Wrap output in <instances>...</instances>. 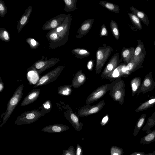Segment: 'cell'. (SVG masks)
<instances>
[{"label":"cell","mask_w":155,"mask_h":155,"mask_svg":"<svg viewBox=\"0 0 155 155\" xmlns=\"http://www.w3.org/2000/svg\"><path fill=\"white\" fill-rule=\"evenodd\" d=\"M71 20V16L68 14L61 25L47 33L46 37L50 48L55 49L67 42Z\"/></svg>","instance_id":"obj_1"},{"label":"cell","mask_w":155,"mask_h":155,"mask_svg":"<svg viewBox=\"0 0 155 155\" xmlns=\"http://www.w3.org/2000/svg\"><path fill=\"white\" fill-rule=\"evenodd\" d=\"M24 85L21 84L16 89L13 94L9 99L7 104L6 111L2 114V122L0 125L2 127L8 120L16 107L21 100L23 95V90Z\"/></svg>","instance_id":"obj_2"},{"label":"cell","mask_w":155,"mask_h":155,"mask_svg":"<svg viewBox=\"0 0 155 155\" xmlns=\"http://www.w3.org/2000/svg\"><path fill=\"white\" fill-rule=\"evenodd\" d=\"M122 78L114 80L110 84L109 94L112 99L122 105L124 101L125 85Z\"/></svg>","instance_id":"obj_3"},{"label":"cell","mask_w":155,"mask_h":155,"mask_svg":"<svg viewBox=\"0 0 155 155\" xmlns=\"http://www.w3.org/2000/svg\"><path fill=\"white\" fill-rule=\"evenodd\" d=\"M45 116L39 110L34 109L22 113L15 121L16 125H25L33 123L41 117Z\"/></svg>","instance_id":"obj_4"},{"label":"cell","mask_w":155,"mask_h":155,"mask_svg":"<svg viewBox=\"0 0 155 155\" xmlns=\"http://www.w3.org/2000/svg\"><path fill=\"white\" fill-rule=\"evenodd\" d=\"M42 56V58L35 62L31 66L28 68L27 71H33L40 75L46 70L54 66L60 61V59L57 58H52L48 59L46 57Z\"/></svg>","instance_id":"obj_5"},{"label":"cell","mask_w":155,"mask_h":155,"mask_svg":"<svg viewBox=\"0 0 155 155\" xmlns=\"http://www.w3.org/2000/svg\"><path fill=\"white\" fill-rule=\"evenodd\" d=\"M65 67L60 65L43 75L34 85V88L49 84L55 81L61 74Z\"/></svg>","instance_id":"obj_6"},{"label":"cell","mask_w":155,"mask_h":155,"mask_svg":"<svg viewBox=\"0 0 155 155\" xmlns=\"http://www.w3.org/2000/svg\"><path fill=\"white\" fill-rule=\"evenodd\" d=\"M113 48L110 46H104L99 48L96 53L95 71L96 74H99L111 52Z\"/></svg>","instance_id":"obj_7"},{"label":"cell","mask_w":155,"mask_h":155,"mask_svg":"<svg viewBox=\"0 0 155 155\" xmlns=\"http://www.w3.org/2000/svg\"><path fill=\"white\" fill-rule=\"evenodd\" d=\"M105 105L104 100H102L94 105L86 104L78 110L77 115L79 117H84L98 113L102 109Z\"/></svg>","instance_id":"obj_8"},{"label":"cell","mask_w":155,"mask_h":155,"mask_svg":"<svg viewBox=\"0 0 155 155\" xmlns=\"http://www.w3.org/2000/svg\"><path fill=\"white\" fill-rule=\"evenodd\" d=\"M65 108L64 113L65 119L69 122L76 131L81 130L84 124L80 122L79 117L73 112L72 108L69 105H67Z\"/></svg>","instance_id":"obj_9"},{"label":"cell","mask_w":155,"mask_h":155,"mask_svg":"<svg viewBox=\"0 0 155 155\" xmlns=\"http://www.w3.org/2000/svg\"><path fill=\"white\" fill-rule=\"evenodd\" d=\"M110 84H106L101 85L90 93L87 97L86 103L89 104L94 103L103 97L110 91Z\"/></svg>","instance_id":"obj_10"},{"label":"cell","mask_w":155,"mask_h":155,"mask_svg":"<svg viewBox=\"0 0 155 155\" xmlns=\"http://www.w3.org/2000/svg\"><path fill=\"white\" fill-rule=\"evenodd\" d=\"M119 63V54L116 53L107 64L101 75V77L104 79L109 80L113 71L118 66Z\"/></svg>","instance_id":"obj_11"},{"label":"cell","mask_w":155,"mask_h":155,"mask_svg":"<svg viewBox=\"0 0 155 155\" xmlns=\"http://www.w3.org/2000/svg\"><path fill=\"white\" fill-rule=\"evenodd\" d=\"M137 41L138 44L135 49L132 58L139 68L141 67L144 61L146 52L143 43L140 39H138Z\"/></svg>","instance_id":"obj_12"},{"label":"cell","mask_w":155,"mask_h":155,"mask_svg":"<svg viewBox=\"0 0 155 155\" xmlns=\"http://www.w3.org/2000/svg\"><path fill=\"white\" fill-rule=\"evenodd\" d=\"M155 88V82L153 80L151 72L147 74L138 90L136 96L140 93L145 94L148 91H152Z\"/></svg>","instance_id":"obj_13"},{"label":"cell","mask_w":155,"mask_h":155,"mask_svg":"<svg viewBox=\"0 0 155 155\" xmlns=\"http://www.w3.org/2000/svg\"><path fill=\"white\" fill-rule=\"evenodd\" d=\"M67 15L60 14L48 20L44 24L42 30L44 31L51 30L57 28L63 23Z\"/></svg>","instance_id":"obj_14"},{"label":"cell","mask_w":155,"mask_h":155,"mask_svg":"<svg viewBox=\"0 0 155 155\" xmlns=\"http://www.w3.org/2000/svg\"><path fill=\"white\" fill-rule=\"evenodd\" d=\"M32 7L29 6L25 10L24 14L18 22L17 28L18 33H20L23 27L28 23L30 15L32 12Z\"/></svg>","instance_id":"obj_15"},{"label":"cell","mask_w":155,"mask_h":155,"mask_svg":"<svg viewBox=\"0 0 155 155\" xmlns=\"http://www.w3.org/2000/svg\"><path fill=\"white\" fill-rule=\"evenodd\" d=\"M40 93L39 89L37 88L34 89L25 97L21 103L20 106H25L34 102L39 97Z\"/></svg>","instance_id":"obj_16"},{"label":"cell","mask_w":155,"mask_h":155,"mask_svg":"<svg viewBox=\"0 0 155 155\" xmlns=\"http://www.w3.org/2000/svg\"><path fill=\"white\" fill-rule=\"evenodd\" d=\"M69 128V127L65 125L56 124L47 126L41 130V131L49 133H59L65 131Z\"/></svg>","instance_id":"obj_17"},{"label":"cell","mask_w":155,"mask_h":155,"mask_svg":"<svg viewBox=\"0 0 155 155\" xmlns=\"http://www.w3.org/2000/svg\"><path fill=\"white\" fill-rule=\"evenodd\" d=\"M126 65H121L118 66L113 71L109 80L113 81L122 78L127 77L129 74L126 69Z\"/></svg>","instance_id":"obj_18"},{"label":"cell","mask_w":155,"mask_h":155,"mask_svg":"<svg viewBox=\"0 0 155 155\" xmlns=\"http://www.w3.org/2000/svg\"><path fill=\"white\" fill-rule=\"evenodd\" d=\"M86 79V76L83 73L82 70L81 69L75 74L71 81V85L74 88H78L84 84Z\"/></svg>","instance_id":"obj_19"},{"label":"cell","mask_w":155,"mask_h":155,"mask_svg":"<svg viewBox=\"0 0 155 155\" xmlns=\"http://www.w3.org/2000/svg\"><path fill=\"white\" fill-rule=\"evenodd\" d=\"M133 14L136 16L145 25L148 26L150 22L146 14L143 12L138 10L133 6L130 8Z\"/></svg>","instance_id":"obj_20"},{"label":"cell","mask_w":155,"mask_h":155,"mask_svg":"<svg viewBox=\"0 0 155 155\" xmlns=\"http://www.w3.org/2000/svg\"><path fill=\"white\" fill-rule=\"evenodd\" d=\"M134 47L129 48H123L122 51V56L124 61L127 64L130 62L133 57L135 50Z\"/></svg>","instance_id":"obj_21"},{"label":"cell","mask_w":155,"mask_h":155,"mask_svg":"<svg viewBox=\"0 0 155 155\" xmlns=\"http://www.w3.org/2000/svg\"><path fill=\"white\" fill-rule=\"evenodd\" d=\"M72 87L71 84L60 86L58 88V94L63 96H69L72 92Z\"/></svg>","instance_id":"obj_22"},{"label":"cell","mask_w":155,"mask_h":155,"mask_svg":"<svg viewBox=\"0 0 155 155\" xmlns=\"http://www.w3.org/2000/svg\"><path fill=\"white\" fill-rule=\"evenodd\" d=\"M155 105V97L141 104L135 110L137 112L147 110Z\"/></svg>","instance_id":"obj_23"},{"label":"cell","mask_w":155,"mask_h":155,"mask_svg":"<svg viewBox=\"0 0 155 155\" xmlns=\"http://www.w3.org/2000/svg\"><path fill=\"white\" fill-rule=\"evenodd\" d=\"M141 83V79L139 77H137L132 79L130 81V86L131 88L132 94L134 96L137 93Z\"/></svg>","instance_id":"obj_24"},{"label":"cell","mask_w":155,"mask_h":155,"mask_svg":"<svg viewBox=\"0 0 155 155\" xmlns=\"http://www.w3.org/2000/svg\"><path fill=\"white\" fill-rule=\"evenodd\" d=\"M93 20H87L83 23L81 26L79 31L80 35H81V36L84 35L89 31L91 28Z\"/></svg>","instance_id":"obj_25"},{"label":"cell","mask_w":155,"mask_h":155,"mask_svg":"<svg viewBox=\"0 0 155 155\" xmlns=\"http://www.w3.org/2000/svg\"><path fill=\"white\" fill-rule=\"evenodd\" d=\"M52 109V104L51 101L48 100L45 101L39 108V110L45 115L47 114L50 113Z\"/></svg>","instance_id":"obj_26"},{"label":"cell","mask_w":155,"mask_h":155,"mask_svg":"<svg viewBox=\"0 0 155 155\" xmlns=\"http://www.w3.org/2000/svg\"><path fill=\"white\" fill-rule=\"evenodd\" d=\"M146 117V114H143L137 120L135 127L134 132V135L136 136L139 131L145 122Z\"/></svg>","instance_id":"obj_27"},{"label":"cell","mask_w":155,"mask_h":155,"mask_svg":"<svg viewBox=\"0 0 155 155\" xmlns=\"http://www.w3.org/2000/svg\"><path fill=\"white\" fill-rule=\"evenodd\" d=\"M128 15L130 19L135 28L138 30H141L142 28L140 20L135 15L132 13H129Z\"/></svg>","instance_id":"obj_28"},{"label":"cell","mask_w":155,"mask_h":155,"mask_svg":"<svg viewBox=\"0 0 155 155\" xmlns=\"http://www.w3.org/2000/svg\"><path fill=\"white\" fill-rule=\"evenodd\" d=\"M100 3L101 5L103 6L112 12L116 13L119 12L120 9L118 5L104 1L100 2Z\"/></svg>","instance_id":"obj_29"},{"label":"cell","mask_w":155,"mask_h":155,"mask_svg":"<svg viewBox=\"0 0 155 155\" xmlns=\"http://www.w3.org/2000/svg\"><path fill=\"white\" fill-rule=\"evenodd\" d=\"M155 140V130L147 134L141 140V143L145 144L148 143Z\"/></svg>","instance_id":"obj_30"},{"label":"cell","mask_w":155,"mask_h":155,"mask_svg":"<svg viewBox=\"0 0 155 155\" xmlns=\"http://www.w3.org/2000/svg\"><path fill=\"white\" fill-rule=\"evenodd\" d=\"M64 1L65 4L64 8L65 11L68 12L74 10L76 7V0H64Z\"/></svg>","instance_id":"obj_31"},{"label":"cell","mask_w":155,"mask_h":155,"mask_svg":"<svg viewBox=\"0 0 155 155\" xmlns=\"http://www.w3.org/2000/svg\"><path fill=\"white\" fill-rule=\"evenodd\" d=\"M0 39L3 41L9 42L10 40V36L8 32L3 28H0Z\"/></svg>","instance_id":"obj_32"},{"label":"cell","mask_w":155,"mask_h":155,"mask_svg":"<svg viewBox=\"0 0 155 155\" xmlns=\"http://www.w3.org/2000/svg\"><path fill=\"white\" fill-rule=\"evenodd\" d=\"M110 28L112 33L116 39L118 40L119 38V33L117 24L113 20L110 22Z\"/></svg>","instance_id":"obj_33"},{"label":"cell","mask_w":155,"mask_h":155,"mask_svg":"<svg viewBox=\"0 0 155 155\" xmlns=\"http://www.w3.org/2000/svg\"><path fill=\"white\" fill-rule=\"evenodd\" d=\"M71 52L76 56H79L78 58H84L86 56H88L89 54V53L87 50L80 48L74 49Z\"/></svg>","instance_id":"obj_34"},{"label":"cell","mask_w":155,"mask_h":155,"mask_svg":"<svg viewBox=\"0 0 155 155\" xmlns=\"http://www.w3.org/2000/svg\"><path fill=\"white\" fill-rule=\"evenodd\" d=\"M124 153L123 149L120 147L113 145L110 148V155H122Z\"/></svg>","instance_id":"obj_35"},{"label":"cell","mask_w":155,"mask_h":155,"mask_svg":"<svg viewBox=\"0 0 155 155\" xmlns=\"http://www.w3.org/2000/svg\"><path fill=\"white\" fill-rule=\"evenodd\" d=\"M26 42L29 44L30 48L32 49H36L39 46L40 43L34 38H28L26 39Z\"/></svg>","instance_id":"obj_36"},{"label":"cell","mask_w":155,"mask_h":155,"mask_svg":"<svg viewBox=\"0 0 155 155\" xmlns=\"http://www.w3.org/2000/svg\"><path fill=\"white\" fill-rule=\"evenodd\" d=\"M7 12V8L4 2L0 0V16L1 17H4Z\"/></svg>","instance_id":"obj_37"},{"label":"cell","mask_w":155,"mask_h":155,"mask_svg":"<svg viewBox=\"0 0 155 155\" xmlns=\"http://www.w3.org/2000/svg\"><path fill=\"white\" fill-rule=\"evenodd\" d=\"M62 155H76V150L74 147L71 146L68 150H64L62 152Z\"/></svg>","instance_id":"obj_38"},{"label":"cell","mask_w":155,"mask_h":155,"mask_svg":"<svg viewBox=\"0 0 155 155\" xmlns=\"http://www.w3.org/2000/svg\"><path fill=\"white\" fill-rule=\"evenodd\" d=\"M146 124L148 127L155 125V111L148 118Z\"/></svg>","instance_id":"obj_39"},{"label":"cell","mask_w":155,"mask_h":155,"mask_svg":"<svg viewBox=\"0 0 155 155\" xmlns=\"http://www.w3.org/2000/svg\"><path fill=\"white\" fill-rule=\"evenodd\" d=\"M82 148L81 146L78 143L76 146V155H82Z\"/></svg>","instance_id":"obj_40"},{"label":"cell","mask_w":155,"mask_h":155,"mask_svg":"<svg viewBox=\"0 0 155 155\" xmlns=\"http://www.w3.org/2000/svg\"><path fill=\"white\" fill-rule=\"evenodd\" d=\"M100 36H104L107 35V32L106 26L104 25H103L100 31Z\"/></svg>","instance_id":"obj_41"},{"label":"cell","mask_w":155,"mask_h":155,"mask_svg":"<svg viewBox=\"0 0 155 155\" xmlns=\"http://www.w3.org/2000/svg\"><path fill=\"white\" fill-rule=\"evenodd\" d=\"M109 120V117L108 114H107L102 119L100 124L102 126L105 125L108 122Z\"/></svg>","instance_id":"obj_42"},{"label":"cell","mask_w":155,"mask_h":155,"mask_svg":"<svg viewBox=\"0 0 155 155\" xmlns=\"http://www.w3.org/2000/svg\"><path fill=\"white\" fill-rule=\"evenodd\" d=\"M87 67L88 70L90 71H91L92 70L93 67V61L92 60L89 61L87 65Z\"/></svg>","instance_id":"obj_43"},{"label":"cell","mask_w":155,"mask_h":155,"mask_svg":"<svg viewBox=\"0 0 155 155\" xmlns=\"http://www.w3.org/2000/svg\"><path fill=\"white\" fill-rule=\"evenodd\" d=\"M4 88V84L1 78L0 77V92H2Z\"/></svg>","instance_id":"obj_44"},{"label":"cell","mask_w":155,"mask_h":155,"mask_svg":"<svg viewBox=\"0 0 155 155\" xmlns=\"http://www.w3.org/2000/svg\"><path fill=\"white\" fill-rule=\"evenodd\" d=\"M145 154V153L144 152H135L129 155H144Z\"/></svg>","instance_id":"obj_45"},{"label":"cell","mask_w":155,"mask_h":155,"mask_svg":"<svg viewBox=\"0 0 155 155\" xmlns=\"http://www.w3.org/2000/svg\"><path fill=\"white\" fill-rule=\"evenodd\" d=\"M144 155H155V153L153 152L150 153H149L145 154Z\"/></svg>","instance_id":"obj_46"},{"label":"cell","mask_w":155,"mask_h":155,"mask_svg":"<svg viewBox=\"0 0 155 155\" xmlns=\"http://www.w3.org/2000/svg\"><path fill=\"white\" fill-rule=\"evenodd\" d=\"M154 45H155V41H154Z\"/></svg>","instance_id":"obj_47"},{"label":"cell","mask_w":155,"mask_h":155,"mask_svg":"<svg viewBox=\"0 0 155 155\" xmlns=\"http://www.w3.org/2000/svg\"><path fill=\"white\" fill-rule=\"evenodd\" d=\"M153 153H155V151H153Z\"/></svg>","instance_id":"obj_48"}]
</instances>
